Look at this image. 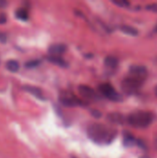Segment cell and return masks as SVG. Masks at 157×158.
<instances>
[{"label": "cell", "mask_w": 157, "mask_h": 158, "mask_svg": "<svg viewBox=\"0 0 157 158\" xmlns=\"http://www.w3.org/2000/svg\"><path fill=\"white\" fill-rule=\"evenodd\" d=\"M87 135L91 141L100 145L110 144L117 137L118 131L102 123H91L87 127Z\"/></svg>", "instance_id": "1"}, {"label": "cell", "mask_w": 157, "mask_h": 158, "mask_svg": "<svg viewBox=\"0 0 157 158\" xmlns=\"http://www.w3.org/2000/svg\"><path fill=\"white\" fill-rule=\"evenodd\" d=\"M155 116L148 111H134L127 118V123L136 129L148 128L154 121Z\"/></svg>", "instance_id": "2"}, {"label": "cell", "mask_w": 157, "mask_h": 158, "mask_svg": "<svg viewBox=\"0 0 157 158\" xmlns=\"http://www.w3.org/2000/svg\"><path fill=\"white\" fill-rule=\"evenodd\" d=\"M144 82L133 78V77H130V76H127L126 78H124L121 81V84H120V87H121V90L127 94H134L136 93L139 92V90L142 88V86L143 85Z\"/></svg>", "instance_id": "3"}, {"label": "cell", "mask_w": 157, "mask_h": 158, "mask_svg": "<svg viewBox=\"0 0 157 158\" xmlns=\"http://www.w3.org/2000/svg\"><path fill=\"white\" fill-rule=\"evenodd\" d=\"M98 91L107 99L113 101V102H120L122 101V96L119 94V93L117 92V90L107 82L101 83L98 86Z\"/></svg>", "instance_id": "4"}, {"label": "cell", "mask_w": 157, "mask_h": 158, "mask_svg": "<svg viewBox=\"0 0 157 158\" xmlns=\"http://www.w3.org/2000/svg\"><path fill=\"white\" fill-rule=\"evenodd\" d=\"M59 102L68 107H76L83 106V102L71 92H62L59 95Z\"/></svg>", "instance_id": "5"}, {"label": "cell", "mask_w": 157, "mask_h": 158, "mask_svg": "<svg viewBox=\"0 0 157 158\" xmlns=\"http://www.w3.org/2000/svg\"><path fill=\"white\" fill-rule=\"evenodd\" d=\"M129 76L133 77L143 82L146 81L148 78V70L144 66L141 65H133L129 69Z\"/></svg>", "instance_id": "6"}, {"label": "cell", "mask_w": 157, "mask_h": 158, "mask_svg": "<svg viewBox=\"0 0 157 158\" xmlns=\"http://www.w3.org/2000/svg\"><path fill=\"white\" fill-rule=\"evenodd\" d=\"M78 91L80 95L87 100H91V101H95L97 99H99V96L97 94V93L94 91V89H93L92 87L88 86V85H84V84H81L78 87Z\"/></svg>", "instance_id": "7"}, {"label": "cell", "mask_w": 157, "mask_h": 158, "mask_svg": "<svg viewBox=\"0 0 157 158\" xmlns=\"http://www.w3.org/2000/svg\"><path fill=\"white\" fill-rule=\"evenodd\" d=\"M67 51V46L64 44H53L48 47L49 56H60Z\"/></svg>", "instance_id": "8"}, {"label": "cell", "mask_w": 157, "mask_h": 158, "mask_svg": "<svg viewBox=\"0 0 157 158\" xmlns=\"http://www.w3.org/2000/svg\"><path fill=\"white\" fill-rule=\"evenodd\" d=\"M23 90L28 92L29 94H32L34 97L40 99V100H45V97L43 95V91L38 88V87H35V86H32V85H24L23 87Z\"/></svg>", "instance_id": "9"}, {"label": "cell", "mask_w": 157, "mask_h": 158, "mask_svg": "<svg viewBox=\"0 0 157 158\" xmlns=\"http://www.w3.org/2000/svg\"><path fill=\"white\" fill-rule=\"evenodd\" d=\"M106 118L108 121L114 124H124L125 122H127V118L119 113H110L107 115Z\"/></svg>", "instance_id": "10"}, {"label": "cell", "mask_w": 157, "mask_h": 158, "mask_svg": "<svg viewBox=\"0 0 157 158\" xmlns=\"http://www.w3.org/2000/svg\"><path fill=\"white\" fill-rule=\"evenodd\" d=\"M46 59H47L49 62H51L52 64L56 65V66H58V67H60V68H68V63L65 59H63L61 56H48L46 57Z\"/></svg>", "instance_id": "11"}, {"label": "cell", "mask_w": 157, "mask_h": 158, "mask_svg": "<svg viewBox=\"0 0 157 158\" xmlns=\"http://www.w3.org/2000/svg\"><path fill=\"white\" fill-rule=\"evenodd\" d=\"M119 30L123 33L130 35V36H136V35L139 34L138 30L136 28L132 27V26H130V25H120L119 26Z\"/></svg>", "instance_id": "12"}, {"label": "cell", "mask_w": 157, "mask_h": 158, "mask_svg": "<svg viewBox=\"0 0 157 158\" xmlns=\"http://www.w3.org/2000/svg\"><path fill=\"white\" fill-rule=\"evenodd\" d=\"M105 65L109 69H115L118 65V59L113 56H108L105 58Z\"/></svg>", "instance_id": "13"}, {"label": "cell", "mask_w": 157, "mask_h": 158, "mask_svg": "<svg viewBox=\"0 0 157 158\" xmlns=\"http://www.w3.org/2000/svg\"><path fill=\"white\" fill-rule=\"evenodd\" d=\"M6 68L10 72H17L19 69V64L17 60L9 59L6 62Z\"/></svg>", "instance_id": "14"}, {"label": "cell", "mask_w": 157, "mask_h": 158, "mask_svg": "<svg viewBox=\"0 0 157 158\" xmlns=\"http://www.w3.org/2000/svg\"><path fill=\"white\" fill-rule=\"evenodd\" d=\"M123 143H124V145H125L126 147H131V146H133L134 144H137L138 141H136V139H135L132 135L127 133V134L124 135Z\"/></svg>", "instance_id": "15"}, {"label": "cell", "mask_w": 157, "mask_h": 158, "mask_svg": "<svg viewBox=\"0 0 157 158\" xmlns=\"http://www.w3.org/2000/svg\"><path fill=\"white\" fill-rule=\"evenodd\" d=\"M15 15H16V17H17L18 19H21V20H24V21L28 20V19H29V15H28L27 10H26L25 8H22V7L18 8V9L15 11Z\"/></svg>", "instance_id": "16"}, {"label": "cell", "mask_w": 157, "mask_h": 158, "mask_svg": "<svg viewBox=\"0 0 157 158\" xmlns=\"http://www.w3.org/2000/svg\"><path fill=\"white\" fill-rule=\"evenodd\" d=\"M113 4L116 6H118L119 7H129L130 6V3L127 0H113Z\"/></svg>", "instance_id": "17"}, {"label": "cell", "mask_w": 157, "mask_h": 158, "mask_svg": "<svg viewBox=\"0 0 157 158\" xmlns=\"http://www.w3.org/2000/svg\"><path fill=\"white\" fill-rule=\"evenodd\" d=\"M40 63H41V61L39 59H31V60L25 63V67L28 68V69H32V68H35V67L39 66Z\"/></svg>", "instance_id": "18"}, {"label": "cell", "mask_w": 157, "mask_h": 158, "mask_svg": "<svg viewBox=\"0 0 157 158\" xmlns=\"http://www.w3.org/2000/svg\"><path fill=\"white\" fill-rule=\"evenodd\" d=\"M145 8L149 11L154 12V13H157V3H153V4L147 5Z\"/></svg>", "instance_id": "19"}, {"label": "cell", "mask_w": 157, "mask_h": 158, "mask_svg": "<svg viewBox=\"0 0 157 158\" xmlns=\"http://www.w3.org/2000/svg\"><path fill=\"white\" fill-rule=\"evenodd\" d=\"M6 21V15L5 13H0V24H4Z\"/></svg>", "instance_id": "20"}, {"label": "cell", "mask_w": 157, "mask_h": 158, "mask_svg": "<svg viewBox=\"0 0 157 158\" xmlns=\"http://www.w3.org/2000/svg\"><path fill=\"white\" fill-rule=\"evenodd\" d=\"M92 115H93L94 118H99L102 116L101 112L98 111V110H93V111H92Z\"/></svg>", "instance_id": "21"}, {"label": "cell", "mask_w": 157, "mask_h": 158, "mask_svg": "<svg viewBox=\"0 0 157 158\" xmlns=\"http://www.w3.org/2000/svg\"><path fill=\"white\" fill-rule=\"evenodd\" d=\"M6 35L4 34V33H2V32H0V42H6Z\"/></svg>", "instance_id": "22"}, {"label": "cell", "mask_w": 157, "mask_h": 158, "mask_svg": "<svg viewBox=\"0 0 157 158\" xmlns=\"http://www.w3.org/2000/svg\"><path fill=\"white\" fill-rule=\"evenodd\" d=\"M6 5V1H3V0H0V8L4 7Z\"/></svg>", "instance_id": "23"}, {"label": "cell", "mask_w": 157, "mask_h": 158, "mask_svg": "<svg viewBox=\"0 0 157 158\" xmlns=\"http://www.w3.org/2000/svg\"><path fill=\"white\" fill-rule=\"evenodd\" d=\"M154 144H155V148L157 150V137L155 139V141H154Z\"/></svg>", "instance_id": "24"}, {"label": "cell", "mask_w": 157, "mask_h": 158, "mask_svg": "<svg viewBox=\"0 0 157 158\" xmlns=\"http://www.w3.org/2000/svg\"><path fill=\"white\" fill-rule=\"evenodd\" d=\"M155 95L157 96V85L155 86Z\"/></svg>", "instance_id": "25"}, {"label": "cell", "mask_w": 157, "mask_h": 158, "mask_svg": "<svg viewBox=\"0 0 157 158\" xmlns=\"http://www.w3.org/2000/svg\"><path fill=\"white\" fill-rule=\"evenodd\" d=\"M141 158H149V157H145V156H143V157H141Z\"/></svg>", "instance_id": "26"}]
</instances>
